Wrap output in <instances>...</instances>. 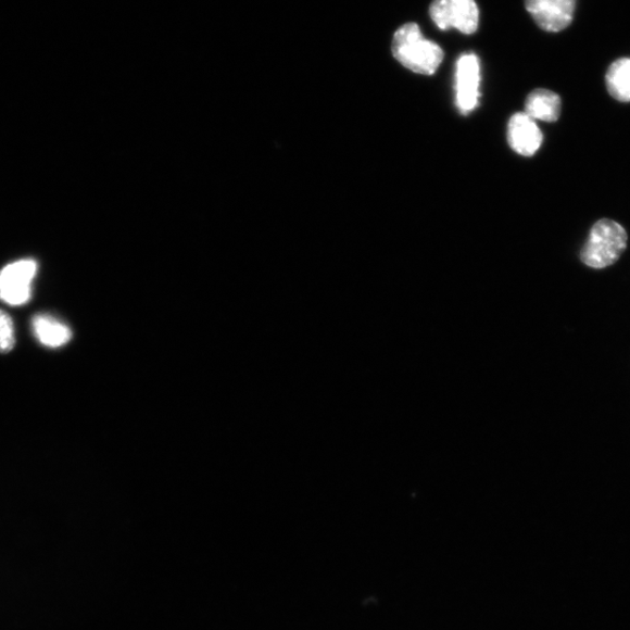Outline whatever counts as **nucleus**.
Here are the masks:
<instances>
[{
	"mask_svg": "<svg viewBox=\"0 0 630 630\" xmlns=\"http://www.w3.org/2000/svg\"><path fill=\"white\" fill-rule=\"evenodd\" d=\"M392 54L405 68L421 75L434 74L444 60L443 50L425 39L415 23H407L396 30L392 39Z\"/></svg>",
	"mask_w": 630,
	"mask_h": 630,
	"instance_id": "1",
	"label": "nucleus"
},
{
	"mask_svg": "<svg viewBox=\"0 0 630 630\" xmlns=\"http://www.w3.org/2000/svg\"><path fill=\"white\" fill-rule=\"evenodd\" d=\"M627 245V230L617 220L602 218L591 228L580 251V261L592 269H606L620 260Z\"/></svg>",
	"mask_w": 630,
	"mask_h": 630,
	"instance_id": "2",
	"label": "nucleus"
},
{
	"mask_svg": "<svg viewBox=\"0 0 630 630\" xmlns=\"http://www.w3.org/2000/svg\"><path fill=\"white\" fill-rule=\"evenodd\" d=\"M430 15L443 30L456 28L464 35H472L479 26L480 13L476 0H433Z\"/></svg>",
	"mask_w": 630,
	"mask_h": 630,
	"instance_id": "3",
	"label": "nucleus"
},
{
	"mask_svg": "<svg viewBox=\"0 0 630 630\" xmlns=\"http://www.w3.org/2000/svg\"><path fill=\"white\" fill-rule=\"evenodd\" d=\"M37 270L38 264L34 260H21L7 265L0 272V301L12 306L27 303Z\"/></svg>",
	"mask_w": 630,
	"mask_h": 630,
	"instance_id": "4",
	"label": "nucleus"
},
{
	"mask_svg": "<svg viewBox=\"0 0 630 630\" xmlns=\"http://www.w3.org/2000/svg\"><path fill=\"white\" fill-rule=\"evenodd\" d=\"M480 61L476 54H464L456 62L455 91L456 105L461 113L468 115L476 109L480 92Z\"/></svg>",
	"mask_w": 630,
	"mask_h": 630,
	"instance_id": "5",
	"label": "nucleus"
},
{
	"mask_svg": "<svg viewBox=\"0 0 630 630\" xmlns=\"http://www.w3.org/2000/svg\"><path fill=\"white\" fill-rule=\"evenodd\" d=\"M577 0H526L531 17L543 30L560 32L572 23Z\"/></svg>",
	"mask_w": 630,
	"mask_h": 630,
	"instance_id": "6",
	"label": "nucleus"
},
{
	"mask_svg": "<svg viewBox=\"0 0 630 630\" xmlns=\"http://www.w3.org/2000/svg\"><path fill=\"white\" fill-rule=\"evenodd\" d=\"M508 141L515 152L530 156L540 150L543 135L534 119L526 113L516 114L508 125Z\"/></svg>",
	"mask_w": 630,
	"mask_h": 630,
	"instance_id": "7",
	"label": "nucleus"
},
{
	"mask_svg": "<svg viewBox=\"0 0 630 630\" xmlns=\"http://www.w3.org/2000/svg\"><path fill=\"white\" fill-rule=\"evenodd\" d=\"M32 329L38 341L50 349H59L72 339L71 328L50 314H37L32 319Z\"/></svg>",
	"mask_w": 630,
	"mask_h": 630,
	"instance_id": "8",
	"label": "nucleus"
},
{
	"mask_svg": "<svg viewBox=\"0 0 630 630\" xmlns=\"http://www.w3.org/2000/svg\"><path fill=\"white\" fill-rule=\"evenodd\" d=\"M560 110L559 94L547 89L533 90L526 102V114L532 119L547 123L557 122L560 117Z\"/></svg>",
	"mask_w": 630,
	"mask_h": 630,
	"instance_id": "9",
	"label": "nucleus"
},
{
	"mask_svg": "<svg viewBox=\"0 0 630 630\" xmlns=\"http://www.w3.org/2000/svg\"><path fill=\"white\" fill-rule=\"evenodd\" d=\"M606 87L614 100L630 102V58L614 61L606 73Z\"/></svg>",
	"mask_w": 630,
	"mask_h": 630,
	"instance_id": "10",
	"label": "nucleus"
},
{
	"mask_svg": "<svg viewBox=\"0 0 630 630\" xmlns=\"http://www.w3.org/2000/svg\"><path fill=\"white\" fill-rule=\"evenodd\" d=\"M15 343L14 327L9 315L0 310V353H9Z\"/></svg>",
	"mask_w": 630,
	"mask_h": 630,
	"instance_id": "11",
	"label": "nucleus"
}]
</instances>
